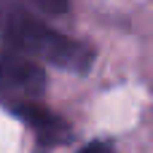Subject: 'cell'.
I'll return each mask as SVG.
<instances>
[{"label":"cell","instance_id":"cell-4","mask_svg":"<svg viewBox=\"0 0 153 153\" xmlns=\"http://www.w3.org/2000/svg\"><path fill=\"white\" fill-rule=\"evenodd\" d=\"M30 3H35L38 8H43L48 13H65L70 8V0H30Z\"/></svg>","mask_w":153,"mask_h":153},{"label":"cell","instance_id":"cell-3","mask_svg":"<svg viewBox=\"0 0 153 153\" xmlns=\"http://www.w3.org/2000/svg\"><path fill=\"white\" fill-rule=\"evenodd\" d=\"M8 110H13L22 121H27L43 140H48V143H59V140H65V134H67V126L54 116V113H48V108H43V105H38V102H19V105H11Z\"/></svg>","mask_w":153,"mask_h":153},{"label":"cell","instance_id":"cell-5","mask_svg":"<svg viewBox=\"0 0 153 153\" xmlns=\"http://www.w3.org/2000/svg\"><path fill=\"white\" fill-rule=\"evenodd\" d=\"M78 153H116L110 145H105V143H89V145H83Z\"/></svg>","mask_w":153,"mask_h":153},{"label":"cell","instance_id":"cell-1","mask_svg":"<svg viewBox=\"0 0 153 153\" xmlns=\"http://www.w3.org/2000/svg\"><path fill=\"white\" fill-rule=\"evenodd\" d=\"M0 43L27 54L35 62H48L59 70L73 73H86L94 62V54L83 43L56 32L35 13L11 0H0Z\"/></svg>","mask_w":153,"mask_h":153},{"label":"cell","instance_id":"cell-2","mask_svg":"<svg viewBox=\"0 0 153 153\" xmlns=\"http://www.w3.org/2000/svg\"><path fill=\"white\" fill-rule=\"evenodd\" d=\"M48 78L35 59L22 51L0 48V100L11 108L19 102H38Z\"/></svg>","mask_w":153,"mask_h":153}]
</instances>
